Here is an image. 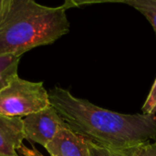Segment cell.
I'll return each mask as SVG.
<instances>
[{
  "mask_svg": "<svg viewBox=\"0 0 156 156\" xmlns=\"http://www.w3.org/2000/svg\"><path fill=\"white\" fill-rule=\"evenodd\" d=\"M143 114L146 115H155L156 113V80L152 87L149 95L142 107Z\"/></svg>",
  "mask_w": 156,
  "mask_h": 156,
  "instance_id": "obj_10",
  "label": "cell"
},
{
  "mask_svg": "<svg viewBox=\"0 0 156 156\" xmlns=\"http://www.w3.org/2000/svg\"><path fill=\"white\" fill-rule=\"evenodd\" d=\"M50 106L48 92L42 81L33 82L18 75L0 90V114L8 117H27Z\"/></svg>",
  "mask_w": 156,
  "mask_h": 156,
  "instance_id": "obj_3",
  "label": "cell"
},
{
  "mask_svg": "<svg viewBox=\"0 0 156 156\" xmlns=\"http://www.w3.org/2000/svg\"><path fill=\"white\" fill-rule=\"evenodd\" d=\"M66 2L47 6L33 0H2L0 5V55H22L39 46L54 43L68 34Z\"/></svg>",
  "mask_w": 156,
  "mask_h": 156,
  "instance_id": "obj_2",
  "label": "cell"
},
{
  "mask_svg": "<svg viewBox=\"0 0 156 156\" xmlns=\"http://www.w3.org/2000/svg\"><path fill=\"white\" fill-rule=\"evenodd\" d=\"M90 156H133V148L124 150L110 149L102 146H99L90 141H88Z\"/></svg>",
  "mask_w": 156,
  "mask_h": 156,
  "instance_id": "obj_9",
  "label": "cell"
},
{
  "mask_svg": "<svg viewBox=\"0 0 156 156\" xmlns=\"http://www.w3.org/2000/svg\"><path fill=\"white\" fill-rule=\"evenodd\" d=\"M1 3H2V0H0V5H1Z\"/></svg>",
  "mask_w": 156,
  "mask_h": 156,
  "instance_id": "obj_13",
  "label": "cell"
},
{
  "mask_svg": "<svg viewBox=\"0 0 156 156\" xmlns=\"http://www.w3.org/2000/svg\"><path fill=\"white\" fill-rule=\"evenodd\" d=\"M68 127L51 105L23 119L25 139L46 147L58 131Z\"/></svg>",
  "mask_w": 156,
  "mask_h": 156,
  "instance_id": "obj_4",
  "label": "cell"
},
{
  "mask_svg": "<svg viewBox=\"0 0 156 156\" xmlns=\"http://www.w3.org/2000/svg\"><path fill=\"white\" fill-rule=\"evenodd\" d=\"M21 57L13 55H0V90L17 75V68Z\"/></svg>",
  "mask_w": 156,
  "mask_h": 156,
  "instance_id": "obj_7",
  "label": "cell"
},
{
  "mask_svg": "<svg viewBox=\"0 0 156 156\" xmlns=\"http://www.w3.org/2000/svg\"><path fill=\"white\" fill-rule=\"evenodd\" d=\"M118 2L129 5L141 12L152 24L156 35V0H122Z\"/></svg>",
  "mask_w": 156,
  "mask_h": 156,
  "instance_id": "obj_8",
  "label": "cell"
},
{
  "mask_svg": "<svg viewBox=\"0 0 156 156\" xmlns=\"http://www.w3.org/2000/svg\"><path fill=\"white\" fill-rule=\"evenodd\" d=\"M48 96L68 128L99 146L124 150L156 138L155 115L114 112L59 87L50 90Z\"/></svg>",
  "mask_w": 156,
  "mask_h": 156,
  "instance_id": "obj_1",
  "label": "cell"
},
{
  "mask_svg": "<svg viewBox=\"0 0 156 156\" xmlns=\"http://www.w3.org/2000/svg\"><path fill=\"white\" fill-rule=\"evenodd\" d=\"M24 140L23 119L0 114V156H20Z\"/></svg>",
  "mask_w": 156,
  "mask_h": 156,
  "instance_id": "obj_6",
  "label": "cell"
},
{
  "mask_svg": "<svg viewBox=\"0 0 156 156\" xmlns=\"http://www.w3.org/2000/svg\"><path fill=\"white\" fill-rule=\"evenodd\" d=\"M133 156H156V142H150L133 148Z\"/></svg>",
  "mask_w": 156,
  "mask_h": 156,
  "instance_id": "obj_11",
  "label": "cell"
},
{
  "mask_svg": "<svg viewBox=\"0 0 156 156\" xmlns=\"http://www.w3.org/2000/svg\"><path fill=\"white\" fill-rule=\"evenodd\" d=\"M18 154H20V156H44L40 152H38L37 149L33 148V149H28L26 146H22L18 151Z\"/></svg>",
  "mask_w": 156,
  "mask_h": 156,
  "instance_id": "obj_12",
  "label": "cell"
},
{
  "mask_svg": "<svg viewBox=\"0 0 156 156\" xmlns=\"http://www.w3.org/2000/svg\"><path fill=\"white\" fill-rule=\"evenodd\" d=\"M45 148L50 156H90L88 141L68 127L60 129Z\"/></svg>",
  "mask_w": 156,
  "mask_h": 156,
  "instance_id": "obj_5",
  "label": "cell"
}]
</instances>
